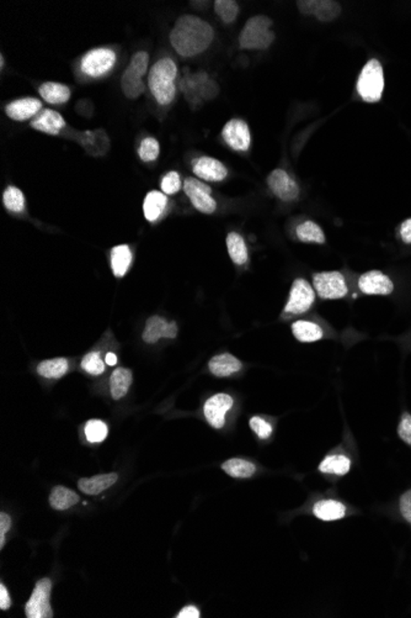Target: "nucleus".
<instances>
[{"label":"nucleus","mask_w":411,"mask_h":618,"mask_svg":"<svg viewBox=\"0 0 411 618\" xmlns=\"http://www.w3.org/2000/svg\"><path fill=\"white\" fill-rule=\"evenodd\" d=\"M39 92L42 97V99L53 104V106H61L67 103L70 98V87L56 82H46L41 84L39 88Z\"/></svg>","instance_id":"obj_25"},{"label":"nucleus","mask_w":411,"mask_h":618,"mask_svg":"<svg viewBox=\"0 0 411 618\" xmlns=\"http://www.w3.org/2000/svg\"><path fill=\"white\" fill-rule=\"evenodd\" d=\"M361 292L367 295H389L394 290L393 281L379 270H371L359 280Z\"/></svg>","instance_id":"obj_14"},{"label":"nucleus","mask_w":411,"mask_h":618,"mask_svg":"<svg viewBox=\"0 0 411 618\" xmlns=\"http://www.w3.org/2000/svg\"><path fill=\"white\" fill-rule=\"evenodd\" d=\"M271 26L273 20L264 15L250 18L239 36V46L242 50H267L275 41Z\"/></svg>","instance_id":"obj_3"},{"label":"nucleus","mask_w":411,"mask_h":618,"mask_svg":"<svg viewBox=\"0 0 411 618\" xmlns=\"http://www.w3.org/2000/svg\"><path fill=\"white\" fill-rule=\"evenodd\" d=\"M178 67L169 57H164L151 66L148 73V87L151 95L160 106H169L176 97Z\"/></svg>","instance_id":"obj_2"},{"label":"nucleus","mask_w":411,"mask_h":618,"mask_svg":"<svg viewBox=\"0 0 411 618\" xmlns=\"http://www.w3.org/2000/svg\"><path fill=\"white\" fill-rule=\"evenodd\" d=\"M215 10L223 23H232L239 14V6L233 0H217Z\"/></svg>","instance_id":"obj_37"},{"label":"nucleus","mask_w":411,"mask_h":618,"mask_svg":"<svg viewBox=\"0 0 411 618\" xmlns=\"http://www.w3.org/2000/svg\"><path fill=\"white\" fill-rule=\"evenodd\" d=\"M121 88L123 94L128 99H137L145 93V86L143 78L134 73L132 70H126L121 79Z\"/></svg>","instance_id":"obj_34"},{"label":"nucleus","mask_w":411,"mask_h":618,"mask_svg":"<svg viewBox=\"0 0 411 618\" xmlns=\"http://www.w3.org/2000/svg\"><path fill=\"white\" fill-rule=\"evenodd\" d=\"M233 397L228 394H215L203 406V414L209 425L220 430L226 423V415L233 408Z\"/></svg>","instance_id":"obj_11"},{"label":"nucleus","mask_w":411,"mask_h":618,"mask_svg":"<svg viewBox=\"0 0 411 618\" xmlns=\"http://www.w3.org/2000/svg\"><path fill=\"white\" fill-rule=\"evenodd\" d=\"M297 237L306 243H325V235L318 223L313 221H306L297 228Z\"/></svg>","instance_id":"obj_35"},{"label":"nucleus","mask_w":411,"mask_h":618,"mask_svg":"<svg viewBox=\"0 0 411 618\" xmlns=\"http://www.w3.org/2000/svg\"><path fill=\"white\" fill-rule=\"evenodd\" d=\"M383 89L384 74L382 64L377 59H371L359 73L357 93L367 103H377L382 99Z\"/></svg>","instance_id":"obj_4"},{"label":"nucleus","mask_w":411,"mask_h":618,"mask_svg":"<svg viewBox=\"0 0 411 618\" xmlns=\"http://www.w3.org/2000/svg\"><path fill=\"white\" fill-rule=\"evenodd\" d=\"M242 367L243 364L240 361L229 353L213 357L209 363V372L218 378L231 377L232 374L238 373Z\"/></svg>","instance_id":"obj_21"},{"label":"nucleus","mask_w":411,"mask_h":618,"mask_svg":"<svg viewBox=\"0 0 411 618\" xmlns=\"http://www.w3.org/2000/svg\"><path fill=\"white\" fill-rule=\"evenodd\" d=\"M250 428L260 439H266L273 435V428L266 420L254 416L250 419Z\"/></svg>","instance_id":"obj_43"},{"label":"nucleus","mask_w":411,"mask_h":618,"mask_svg":"<svg viewBox=\"0 0 411 618\" xmlns=\"http://www.w3.org/2000/svg\"><path fill=\"white\" fill-rule=\"evenodd\" d=\"M148 64H149V54L145 52V51H139V52L134 53V56H132L129 66H128V70H132L134 73L143 78L147 73H149L148 72Z\"/></svg>","instance_id":"obj_41"},{"label":"nucleus","mask_w":411,"mask_h":618,"mask_svg":"<svg viewBox=\"0 0 411 618\" xmlns=\"http://www.w3.org/2000/svg\"><path fill=\"white\" fill-rule=\"evenodd\" d=\"M398 436L404 441L406 444L411 446V415L403 414L398 426Z\"/></svg>","instance_id":"obj_44"},{"label":"nucleus","mask_w":411,"mask_h":618,"mask_svg":"<svg viewBox=\"0 0 411 618\" xmlns=\"http://www.w3.org/2000/svg\"><path fill=\"white\" fill-rule=\"evenodd\" d=\"M159 152H160V146H159L157 139H154V137H147L139 145V158L143 162H154L159 156Z\"/></svg>","instance_id":"obj_39"},{"label":"nucleus","mask_w":411,"mask_h":618,"mask_svg":"<svg viewBox=\"0 0 411 618\" xmlns=\"http://www.w3.org/2000/svg\"><path fill=\"white\" fill-rule=\"evenodd\" d=\"M226 248L228 253L232 258L233 262L237 266H243L248 262V247L243 237L237 232H231L226 236Z\"/></svg>","instance_id":"obj_31"},{"label":"nucleus","mask_w":411,"mask_h":618,"mask_svg":"<svg viewBox=\"0 0 411 618\" xmlns=\"http://www.w3.org/2000/svg\"><path fill=\"white\" fill-rule=\"evenodd\" d=\"M181 89L192 108L202 104L203 100H211L218 94V87L203 72L187 74L181 81Z\"/></svg>","instance_id":"obj_5"},{"label":"nucleus","mask_w":411,"mask_h":618,"mask_svg":"<svg viewBox=\"0 0 411 618\" xmlns=\"http://www.w3.org/2000/svg\"><path fill=\"white\" fill-rule=\"evenodd\" d=\"M109 435L107 425L100 420L87 421L85 425V436L90 443H100Z\"/></svg>","instance_id":"obj_38"},{"label":"nucleus","mask_w":411,"mask_h":618,"mask_svg":"<svg viewBox=\"0 0 411 618\" xmlns=\"http://www.w3.org/2000/svg\"><path fill=\"white\" fill-rule=\"evenodd\" d=\"M351 464H352L351 459L346 455H328L324 461L319 464V472L342 477L350 472Z\"/></svg>","instance_id":"obj_28"},{"label":"nucleus","mask_w":411,"mask_h":618,"mask_svg":"<svg viewBox=\"0 0 411 618\" xmlns=\"http://www.w3.org/2000/svg\"><path fill=\"white\" fill-rule=\"evenodd\" d=\"M132 384V373L126 368H117L111 374L110 390L111 395L115 400H120L126 397L129 386Z\"/></svg>","instance_id":"obj_27"},{"label":"nucleus","mask_w":411,"mask_h":618,"mask_svg":"<svg viewBox=\"0 0 411 618\" xmlns=\"http://www.w3.org/2000/svg\"><path fill=\"white\" fill-rule=\"evenodd\" d=\"M12 526V519L10 516L6 513L0 515V548H4L6 544V533L10 530Z\"/></svg>","instance_id":"obj_46"},{"label":"nucleus","mask_w":411,"mask_h":618,"mask_svg":"<svg viewBox=\"0 0 411 618\" xmlns=\"http://www.w3.org/2000/svg\"><path fill=\"white\" fill-rule=\"evenodd\" d=\"M181 189V178L178 172H169L162 181V192L165 195H174Z\"/></svg>","instance_id":"obj_42"},{"label":"nucleus","mask_w":411,"mask_h":618,"mask_svg":"<svg viewBox=\"0 0 411 618\" xmlns=\"http://www.w3.org/2000/svg\"><path fill=\"white\" fill-rule=\"evenodd\" d=\"M178 618H198L200 617V611L195 606H186L180 611L179 615L176 616Z\"/></svg>","instance_id":"obj_49"},{"label":"nucleus","mask_w":411,"mask_h":618,"mask_svg":"<svg viewBox=\"0 0 411 618\" xmlns=\"http://www.w3.org/2000/svg\"><path fill=\"white\" fill-rule=\"evenodd\" d=\"M79 500H81L79 495L65 486H56L50 495V504L57 511H64L73 508Z\"/></svg>","instance_id":"obj_29"},{"label":"nucleus","mask_w":411,"mask_h":618,"mask_svg":"<svg viewBox=\"0 0 411 618\" xmlns=\"http://www.w3.org/2000/svg\"><path fill=\"white\" fill-rule=\"evenodd\" d=\"M118 479L116 472L110 474H101L95 475L92 478L81 479L78 481V488L87 495H98L103 491L107 490L112 485L115 484Z\"/></svg>","instance_id":"obj_20"},{"label":"nucleus","mask_w":411,"mask_h":618,"mask_svg":"<svg viewBox=\"0 0 411 618\" xmlns=\"http://www.w3.org/2000/svg\"><path fill=\"white\" fill-rule=\"evenodd\" d=\"M222 134L226 145L234 151L245 152L249 150L251 145V134L248 123L243 120L233 119L231 121H228L223 128Z\"/></svg>","instance_id":"obj_12"},{"label":"nucleus","mask_w":411,"mask_h":618,"mask_svg":"<svg viewBox=\"0 0 411 618\" xmlns=\"http://www.w3.org/2000/svg\"><path fill=\"white\" fill-rule=\"evenodd\" d=\"M4 206L12 212H21L25 209V198L19 188L8 187L3 194Z\"/></svg>","instance_id":"obj_36"},{"label":"nucleus","mask_w":411,"mask_h":618,"mask_svg":"<svg viewBox=\"0 0 411 618\" xmlns=\"http://www.w3.org/2000/svg\"><path fill=\"white\" fill-rule=\"evenodd\" d=\"M81 368L90 375H100L105 372V364L98 352H90L81 361Z\"/></svg>","instance_id":"obj_40"},{"label":"nucleus","mask_w":411,"mask_h":618,"mask_svg":"<svg viewBox=\"0 0 411 618\" xmlns=\"http://www.w3.org/2000/svg\"><path fill=\"white\" fill-rule=\"evenodd\" d=\"M31 128H35L36 131L42 134L56 136L65 128V121L63 117L57 111L46 109L41 111L40 114L31 121Z\"/></svg>","instance_id":"obj_18"},{"label":"nucleus","mask_w":411,"mask_h":618,"mask_svg":"<svg viewBox=\"0 0 411 618\" xmlns=\"http://www.w3.org/2000/svg\"><path fill=\"white\" fill-rule=\"evenodd\" d=\"M399 508L403 517L411 525V489L400 496Z\"/></svg>","instance_id":"obj_45"},{"label":"nucleus","mask_w":411,"mask_h":618,"mask_svg":"<svg viewBox=\"0 0 411 618\" xmlns=\"http://www.w3.org/2000/svg\"><path fill=\"white\" fill-rule=\"evenodd\" d=\"M292 333L295 335V339L303 343L317 342L324 336V331L318 323L307 320L295 321L292 325Z\"/></svg>","instance_id":"obj_24"},{"label":"nucleus","mask_w":411,"mask_h":618,"mask_svg":"<svg viewBox=\"0 0 411 618\" xmlns=\"http://www.w3.org/2000/svg\"><path fill=\"white\" fill-rule=\"evenodd\" d=\"M313 283L319 297L325 300H336L348 295L346 280L339 272L318 273L314 275Z\"/></svg>","instance_id":"obj_8"},{"label":"nucleus","mask_w":411,"mask_h":618,"mask_svg":"<svg viewBox=\"0 0 411 618\" xmlns=\"http://www.w3.org/2000/svg\"><path fill=\"white\" fill-rule=\"evenodd\" d=\"M313 513L317 519L325 522L337 521L345 517L346 506L336 500H320L314 505Z\"/></svg>","instance_id":"obj_23"},{"label":"nucleus","mask_w":411,"mask_h":618,"mask_svg":"<svg viewBox=\"0 0 411 618\" xmlns=\"http://www.w3.org/2000/svg\"><path fill=\"white\" fill-rule=\"evenodd\" d=\"M184 192L190 199L195 209L202 214H213L217 209V203L212 197V189L203 181L195 178H186L184 181Z\"/></svg>","instance_id":"obj_10"},{"label":"nucleus","mask_w":411,"mask_h":618,"mask_svg":"<svg viewBox=\"0 0 411 618\" xmlns=\"http://www.w3.org/2000/svg\"><path fill=\"white\" fill-rule=\"evenodd\" d=\"M341 12V6L337 1L333 0H313V12L312 15L322 23H330L339 18Z\"/></svg>","instance_id":"obj_33"},{"label":"nucleus","mask_w":411,"mask_h":618,"mask_svg":"<svg viewBox=\"0 0 411 618\" xmlns=\"http://www.w3.org/2000/svg\"><path fill=\"white\" fill-rule=\"evenodd\" d=\"M193 173L206 181H224L228 175L226 166L212 157L197 158L193 162Z\"/></svg>","instance_id":"obj_16"},{"label":"nucleus","mask_w":411,"mask_h":618,"mask_svg":"<svg viewBox=\"0 0 411 618\" xmlns=\"http://www.w3.org/2000/svg\"><path fill=\"white\" fill-rule=\"evenodd\" d=\"M51 590L52 583L48 577L41 579L36 583L35 589L30 600L25 605V613L28 618H51L53 617L51 607Z\"/></svg>","instance_id":"obj_7"},{"label":"nucleus","mask_w":411,"mask_h":618,"mask_svg":"<svg viewBox=\"0 0 411 618\" xmlns=\"http://www.w3.org/2000/svg\"><path fill=\"white\" fill-rule=\"evenodd\" d=\"M132 263V252L127 245L116 246L111 251V269L117 278L125 277Z\"/></svg>","instance_id":"obj_26"},{"label":"nucleus","mask_w":411,"mask_h":618,"mask_svg":"<svg viewBox=\"0 0 411 618\" xmlns=\"http://www.w3.org/2000/svg\"><path fill=\"white\" fill-rule=\"evenodd\" d=\"M42 109L41 100L36 98H23L14 100L6 106L8 117L15 121H25L31 117H37Z\"/></svg>","instance_id":"obj_17"},{"label":"nucleus","mask_w":411,"mask_h":618,"mask_svg":"<svg viewBox=\"0 0 411 618\" xmlns=\"http://www.w3.org/2000/svg\"><path fill=\"white\" fill-rule=\"evenodd\" d=\"M222 469L233 478H251L256 472V466L251 461L240 458H233L222 464Z\"/></svg>","instance_id":"obj_32"},{"label":"nucleus","mask_w":411,"mask_h":618,"mask_svg":"<svg viewBox=\"0 0 411 618\" xmlns=\"http://www.w3.org/2000/svg\"><path fill=\"white\" fill-rule=\"evenodd\" d=\"M213 37L215 32L207 21L195 15H184L171 29L170 43L181 57L191 59L204 52Z\"/></svg>","instance_id":"obj_1"},{"label":"nucleus","mask_w":411,"mask_h":618,"mask_svg":"<svg viewBox=\"0 0 411 618\" xmlns=\"http://www.w3.org/2000/svg\"><path fill=\"white\" fill-rule=\"evenodd\" d=\"M116 53L110 48L98 47L85 53L81 61V70L90 78H101L110 73L116 64Z\"/></svg>","instance_id":"obj_6"},{"label":"nucleus","mask_w":411,"mask_h":618,"mask_svg":"<svg viewBox=\"0 0 411 618\" xmlns=\"http://www.w3.org/2000/svg\"><path fill=\"white\" fill-rule=\"evenodd\" d=\"M315 292L306 279H295L291 286L290 297L284 312L290 315H302L313 306Z\"/></svg>","instance_id":"obj_9"},{"label":"nucleus","mask_w":411,"mask_h":618,"mask_svg":"<svg viewBox=\"0 0 411 618\" xmlns=\"http://www.w3.org/2000/svg\"><path fill=\"white\" fill-rule=\"evenodd\" d=\"M79 143L84 147L85 151L94 156L105 154L110 148V140L104 130L85 131L84 134H81Z\"/></svg>","instance_id":"obj_19"},{"label":"nucleus","mask_w":411,"mask_h":618,"mask_svg":"<svg viewBox=\"0 0 411 618\" xmlns=\"http://www.w3.org/2000/svg\"><path fill=\"white\" fill-rule=\"evenodd\" d=\"M70 370V362L67 358H53L43 361L37 367V373L47 379H59Z\"/></svg>","instance_id":"obj_30"},{"label":"nucleus","mask_w":411,"mask_h":618,"mask_svg":"<svg viewBox=\"0 0 411 618\" xmlns=\"http://www.w3.org/2000/svg\"><path fill=\"white\" fill-rule=\"evenodd\" d=\"M10 605H12V601H10L9 592H8L6 586L1 584L0 585V608L3 611H6V610H9Z\"/></svg>","instance_id":"obj_47"},{"label":"nucleus","mask_w":411,"mask_h":618,"mask_svg":"<svg viewBox=\"0 0 411 618\" xmlns=\"http://www.w3.org/2000/svg\"><path fill=\"white\" fill-rule=\"evenodd\" d=\"M178 335V326L175 322H168L160 316H153L147 321L143 341L145 343H157L159 339H175Z\"/></svg>","instance_id":"obj_15"},{"label":"nucleus","mask_w":411,"mask_h":618,"mask_svg":"<svg viewBox=\"0 0 411 618\" xmlns=\"http://www.w3.org/2000/svg\"><path fill=\"white\" fill-rule=\"evenodd\" d=\"M105 361L106 363L109 364V366H116L117 363V356L115 353H107L106 355V358H105Z\"/></svg>","instance_id":"obj_50"},{"label":"nucleus","mask_w":411,"mask_h":618,"mask_svg":"<svg viewBox=\"0 0 411 618\" xmlns=\"http://www.w3.org/2000/svg\"><path fill=\"white\" fill-rule=\"evenodd\" d=\"M168 206V198L162 192L151 190L147 194L143 203V212L145 219L149 222H156L162 215Z\"/></svg>","instance_id":"obj_22"},{"label":"nucleus","mask_w":411,"mask_h":618,"mask_svg":"<svg viewBox=\"0 0 411 618\" xmlns=\"http://www.w3.org/2000/svg\"><path fill=\"white\" fill-rule=\"evenodd\" d=\"M400 237L405 243H411V219H408L400 226Z\"/></svg>","instance_id":"obj_48"},{"label":"nucleus","mask_w":411,"mask_h":618,"mask_svg":"<svg viewBox=\"0 0 411 618\" xmlns=\"http://www.w3.org/2000/svg\"><path fill=\"white\" fill-rule=\"evenodd\" d=\"M271 192L284 201H293L299 195V187L293 178L284 170H275L267 177Z\"/></svg>","instance_id":"obj_13"}]
</instances>
